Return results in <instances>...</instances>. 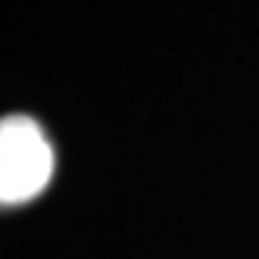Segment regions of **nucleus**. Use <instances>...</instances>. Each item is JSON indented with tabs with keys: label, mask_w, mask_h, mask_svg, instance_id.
Masks as SVG:
<instances>
[{
	"label": "nucleus",
	"mask_w": 259,
	"mask_h": 259,
	"mask_svg": "<svg viewBox=\"0 0 259 259\" xmlns=\"http://www.w3.org/2000/svg\"><path fill=\"white\" fill-rule=\"evenodd\" d=\"M53 147L31 116L0 122V203L22 206L41 197L53 178Z\"/></svg>",
	"instance_id": "f257e3e1"
}]
</instances>
